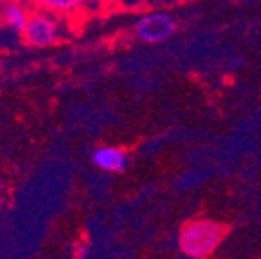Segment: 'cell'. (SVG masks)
<instances>
[{"label":"cell","mask_w":261,"mask_h":259,"mask_svg":"<svg viewBox=\"0 0 261 259\" xmlns=\"http://www.w3.org/2000/svg\"><path fill=\"white\" fill-rule=\"evenodd\" d=\"M13 2H22V4H28V6H33V0H13Z\"/></svg>","instance_id":"cell-7"},{"label":"cell","mask_w":261,"mask_h":259,"mask_svg":"<svg viewBox=\"0 0 261 259\" xmlns=\"http://www.w3.org/2000/svg\"><path fill=\"white\" fill-rule=\"evenodd\" d=\"M96 2L98 0H33V6L71 20L74 16L86 15Z\"/></svg>","instance_id":"cell-4"},{"label":"cell","mask_w":261,"mask_h":259,"mask_svg":"<svg viewBox=\"0 0 261 259\" xmlns=\"http://www.w3.org/2000/svg\"><path fill=\"white\" fill-rule=\"evenodd\" d=\"M225 238V227L211 219H192L181 228L179 247L189 257L207 259Z\"/></svg>","instance_id":"cell-1"},{"label":"cell","mask_w":261,"mask_h":259,"mask_svg":"<svg viewBox=\"0 0 261 259\" xmlns=\"http://www.w3.org/2000/svg\"><path fill=\"white\" fill-rule=\"evenodd\" d=\"M178 29L176 18L167 11H151L140 16L135 24V37L143 44H162Z\"/></svg>","instance_id":"cell-3"},{"label":"cell","mask_w":261,"mask_h":259,"mask_svg":"<svg viewBox=\"0 0 261 259\" xmlns=\"http://www.w3.org/2000/svg\"><path fill=\"white\" fill-rule=\"evenodd\" d=\"M31 8L33 6L22 4V2L6 0L2 9H0V24H2V28H6L9 33L20 37L22 31L25 29V24L29 20Z\"/></svg>","instance_id":"cell-5"},{"label":"cell","mask_w":261,"mask_h":259,"mask_svg":"<svg viewBox=\"0 0 261 259\" xmlns=\"http://www.w3.org/2000/svg\"><path fill=\"white\" fill-rule=\"evenodd\" d=\"M127 162V154L116 147H98L93 152V163L106 172H123Z\"/></svg>","instance_id":"cell-6"},{"label":"cell","mask_w":261,"mask_h":259,"mask_svg":"<svg viewBox=\"0 0 261 259\" xmlns=\"http://www.w3.org/2000/svg\"><path fill=\"white\" fill-rule=\"evenodd\" d=\"M65 18L49 13L40 8H31L29 13V20L25 24V29L22 31L20 40L28 47L33 49H47L57 45V42L62 38V31L65 24Z\"/></svg>","instance_id":"cell-2"}]
</instances>
